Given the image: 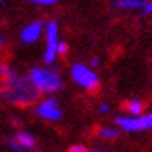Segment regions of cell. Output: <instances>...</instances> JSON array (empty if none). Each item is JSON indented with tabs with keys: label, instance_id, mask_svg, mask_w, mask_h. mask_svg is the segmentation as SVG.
Masks as SVG:
<instances>
[{
	"label": "cell",
	"instance_id": "10",
	"mask_svg": "<svg viewBox=\"0 0 152 152\" xmlns=\"http://www.w3.org/2000/svg\"><path fill=\"white\" fill-rule=\"evenodd\" d=\"M125 108L130 111L132 115L138 116V115L142 113V110H144V103H142V101H138V99H132V101H128V103L125 104Z\"/></svg>",
	"mask_w": 152,
	"mask_h": 152
},
{
	"label": "cell",
	"instance_id": "6",
	"mask_svg": "<svg viewBox=\"0 0 152 152\" xmlns=\"http://www.w3.org/2000/svg\"><path fill=\"white\" fill-rule=\"evenodd\" d=\"M5 144L12 152H33L36 147V137L28 130H17L5 140Z\"/></svg>",
	"mask_w": 152,
	"mask_h": 152
},
{
	"label": "cell",
	"instance_id": "8",
	"mask_svg": "<svg viewBox=\"0 0 152 152\" xmlns=\"http://www.w3.org/2000/svg\"><path fill=\"white\" fill-rule=\"evenodd\" d=\"M45 21H33L29 22L28 26H24L19 33V39L24 45H34L36 41L41 39V36L45 34Z\"/></svg>",
	"mask_w": 152,
	"mask_h": 152
},
{
	"label": "cell",
	"instance_id": "14",
	"mask_svg": "<svg viewBox=\"0 0 152 152\" xmlns=\"http://www.w3.org/2000/svg\"><path fill=\"white\" fill-rule=\"evenodd\" d=\"M69 152H87V147H86V145L77 144V145H72V147L69 149Z\"/></svg>",
	"mask_w": 152,
	"mask_h": 152
},
{
	"label": "cell",
	"instance_id": "15",
	"mask_svg": "<svg viewBox=\"0 0 152 152\" xmlns=\"http://www.w3.org/2000/svg\"><path fill=\"white\" fill-rule=\"evenodd\" d=\"M5 48H7V39H5L4 36L0 34V55L5 51Z\"/></svg>",
	"mask_w": 152,
	"mask_h": 152
},
{
	"label": "cell",
	"instance_id": "18",
	"mask_svg": "<svg viewBox=\"0 0 152 152\" xmlns=\"http://www.w3.org/2000/svg\"><path fill=\"white\" fill-rule=\"evenodd\" d=\"M97 65H99V60L97 58H92L91 60V67H97Z\"/></svg>",
	"mask_w": 152,
	"mask_h": 152
},
{
	"label": "cell",
	"instance_id": "9",
	"mask_svg": "<svg viewBox=\"0 0 152 152\" xmlns=\"http://www.w3.org/2000/svg\"><path fill=\"white\" fill-rule=\"evenodd\" d=\"M113 5L116 9H138L144 5V0H116Z\"/></svg>",
	"mask_w": 152,
	"mask_h": 152
},
{
	"label": "cell",
	"instance_id": "13",
	"mask_svg": "<svg viewBox=\"0 0 152 152\" xmlns=\"http://www.w3.org/2000/svg\"><path fill=\"white\" fill-rule=\"evenodd\" d=\"M67 51H69V46H67V43L60 41V43H58V56L67 55Z\"/></svg>",
	"mask_w": 152,
	"mask_h": 152
},
{
	"label": "cell",
	"instance_id": "1",
	"mask_svg": "<svg viewBox=\"0 0 152 152\" xmlns=\"http://www.w3.org/2000/svg\"><path fill=\"white\" fill-rule=\"evenodd\" d=\"M0 97L12 106L29 108L39 99V91L28 75H21L14 70L10 75L0 79Z\"/></svg>",
	"mask_w": 152,
	"mask_h": 152
},
{
	"label": "cell",
	"instance_id": "20",
	"mask_svg": "<svg viewBox=\"0 0 152 152\" xmlns=\"http://www.w3.org/2000/svg\"><path fill=\"white\" fill-rule=\"evenodd\" d=\"M0 2H4V0H0Z\"/></svg>",
	"mask_w": 152,
	"mask_h": 152
},
{
	"label": "cell",
	"instance_id": "12",
	"mask_svg": "<svg viewBox=\"0 0 152 152\" xmlns=\"http://www.w3.org/2000/svg\"><path fill=\"white\" fill-rule=\"evenodd\" d=\"M29 4H34V5H43V7H48V5H55L56 0H26Z\"/></svg>",
	"mask_w": 152,
	"mask_h": 152
},
{
	"label": "cell",
	"instance_id": "5",
	"mask_svg": "<svg viewBox=\"0 0 152 152\" xmlns=\"http://www.w3.org/2000/svg\"><path fill=\"white\" fill-rule=\"evenodd\" d=\"M70 75L77 86H80L82 89L89 91V92H94L99 89V77L96 75V72H92L84 63H75L70 69Z\"/></svg>",
	"mask_w": 152,
	"mask_h": 152
},
{
	"label": "cell",
	"instance_id": "3",
	"mask_svg": "<svg viewBox=\"0 0 152 152\" xmlns=\"http://www.w3.org/2000/svg\"><path fill=\"white\" fill-rule=\"evenodd\" d=\"M33 111H34L36 116H39L45 121H50V123H55V121H60L63 116L62 108L56 101L55 97H43V99H38L34 104H33Z\"/></svg>",
	"mask_w": 152,
	"mask_h": 152
},
{
	"label": "cell",
	"instance_id": "11",
	"mask_svg": "<svg viewBox=\"0 0 152 152\" xmlns=\"http://www.w3.org/2000/svg\"><path fill=\"white\" fill-rule=\"evenodd\" d=\"M97 135H99L101 138H116L118 137V130L108 128V126H101V128H97Z\"/></svg>",
	"mask_w": 152,
	"mask_h": 152
},
{
	"label": "cell",
	"instance_id": "7",
	"mask_svg": "<svg viewBox=\"0 0 152 152\" xmlns=\"http://www.w3.org/2000/svg\"><path fill=\"white\" fill-rule=\"evenodd\" d=\"M115 123L123 128L125 132H138V130H149L152 128V115H145V116H135V118H125L118 116Z\"/></svg>",
	"mask_w": 152,
	"mask_h": 152
},
{
	"label": "cell",
	"instance_id": "2",
	"mask_svg": "<svg viewBox=\"0 0 152 152\" xmlns=\"http://www.w3.org/2000/svg\"><path fill=\"white\" fill-rule=\"evenodd\" d=\"M28 77L39 91V94H55L63 87L62 75L51 67H33Z\"/></svg>",
	"mask_w": 152,
	"mask_h": 152
},
{
	"label": "cell",
	"instance_id": "17",
	"mask_svg": "<svg viewBox=\"0 0 152 152\" xmlns=\"http://www.w3.org/2000/svg\"><path fill=\"white\" fill-rule=\"evenodd\" d=\"M99 111H101V113H108V104H101V106H99Z\"/></svg>",
	"mask_w": 152,
	"mask_h": 152
},
{
	"label": "cell",
	"instance_id": "16",
	"mask_svg": "<svg viewBox=\"0 0 152 152\" xmlns=\"http://www.w3.org/2000/svg\"><path fill=\"white\" fill-rule=\"evenodd\" d=\"M144 12H147V14H151V12H152V2H151V4H147V5L144 7Z\"/></svg>",
	"mask_w": 152,
	"mask_h": 152
},
{
	"label": "cell",
	"instance_id": "19",
	"mask_svg": "<svg viewBox=\"0 0 152 152\" xmlns=\"http://www.w3.org/2000/svg\"><path fill=\"white\" fill-rule=\"evenodd\" d=\"M92 152H108L106 149H92Z\"/></svg>",
	"mask_w": 152,
	"mask_h": 152
},
{
	"label": "cell",
	"instance_id": "4",
	"mask_svg": "<svg viewBox=\"0 0 152 152\" xmlns=\"http://www.w3.org/2000/svg\"><path fill=\"white\" fill-rule=\"evenodd\" d=\"M58 24L56 21H50L45 26V56L43 60L46 65H53L58 58Z\"/></svg>",
	"mask_w": 152,
	"mask_h": 152
}]
</instances>
